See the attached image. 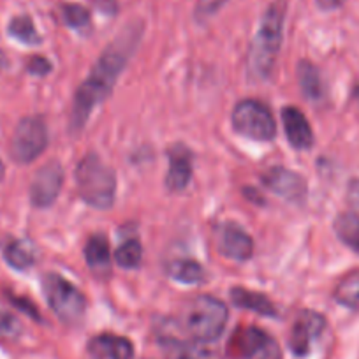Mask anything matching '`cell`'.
Here are the masks:
<instances>
[{
    "label": "cell",
    "mask_w": 359,
    "mask_h": 359,
    "mask_svg": "<svg viewBox=\"0 0 359 359\" xmlns=\"http://www.w3.org/2000/svg\"><path fill=\"white\" fill-rule=\"evenodd\" d=\"M136 30H126L120 34L115 43L106 48L88 78L79 85L71 113V129L74 133L85 127L86 120L92 115V109L108 97L123 65L127 64L134 46H136Z\"/></svg>",
    "instance_id": "obj_1"
},
{
    "label": "cell",
    "mask_w": 359,
    "mask_h": 359,
    "mask_svg": "<svg viewBox=\"0 0 359 359\" xmlns=\"http://www.w3.org/2000/svg\"><path fill=\"white\" fill-rule=\"evenodd\" d=\"M285 11V0H275L262 16L261 25L248 50V71L254 78L266 79L273 71L284 37Z\"/></svg>",
    "instance_id": "obj_2"
},
{
    "label": "cell",
    "mask_w": 359,
    "mask_h": 359,
    "mask_svg": "<svg viewBox=\"0 0 359 359\" xmlns=\"http://www.w3.org/2000/svg\"><path fill=\"white\" fill-rule=\"evenodd\" d=\"M76 185L86 205L99 210L111 208L115 203L116 176L97 154H86L76 168Z\"/></svg>",
    "instance_id": "obj_3"
},
{
    "label": "cell",
    "mask_w": 359,
    "mask_h": 359,
    "mask_svg": "<svg viewBox=\"0 0 359 359\" xmlns=\"http://www.w3.org/2000/svg\"><path fill=\"white\" fill-rule=\"evenodd\" d=\"M227 306L213 296H198L184 310V327L196 341L208 344L222 334L227 324Z\"/></svg>",
    "instance_id": "obj_4"
},
{
    "label": "cell",
    "mask_w": 359,
    "mask_h": 359,
    "mask_svg": "<svg viewBox=\"0 0 359 359\" xmlns=\"http://www.w3.org/2000/svg\"><path fill=\"white\" fill-rule=\"evenodd\" d=\"M43 291L58 319L65 324L81 320L86 310V299L79 289L57 273H48L43 278Z\"/></svg>",
    "instance_id": "obj_5"
},
{
    "label": "cell",
    "mask_w": 359,
    "mask_h": 359,
    "mask_svg": "<svg viewBox=\"0 0 359 359\" xmlns=\"http://www.w3.org/2000/svg\"><path fill=\"white\" fill-rule=\"evenodd\" d=\"M233 127L238 134L257 141H271L277 134L275 116L262 102L240 101L233 109Z\"/></svg>",
    "instance_id": "obj_6"
},
{
    "label": "cell",
    "mask_w": 359,
    "mask_h": 359,
    "mask_svg": "<svg viewBox=\"0 0 359 359\" xmlns=\"http://www.w3.org/2000/svg\"><path fill=\"white\" fill-rule=\"evenodd\" d=\"M48 147L46 123L39 116H27L15 129L11 140L13 158L20 164L36 161Z\"/></svg>",
    "instance_id": "obj_7"
},
{
    "label": "cell",
    "mask_w": 359,
    "mask_h": 359,
    "mask_svg": "<svg viewBox=\"0 0 359 359\" xmlns=\"http://www.w3.org/2000/svg\"><path fill=\"white\" fill-rule=\"evenodd\" d=\"M64 185V169L58 162L43 165L34 175L30 185V201L36 208H48L57 201L60 189Z\"/></svg>",
    "instance_id": "obj_8"
},
{
    "label": "cell",
    "mask_w": 359,
    "mask_h": 359,
    "mask_svg": "<svg viewBox=\"0 0 359 359\" xmlns=\"http://www.w3.org/2000/svg\"><path fill=\"white\" fill-rule=\"evenodd\" d=\"M217 247L224 257L231 261H248L254 254L250 234L236 222H224L217 231Z\"/></svg>",
    "instance_id": "obj_9"
},
{
    "label": "cell",
    "mask_w": 359,
    "mask_h": 359,
    "mask_svg": "<svg viewBox=\"0 0 359 359\" xmlns=\"http://www.w3.org/2000/svg\"><path fill=\"white\" fill-rule=\"evenodd\" d=\"M262 184L269 191L287 199V201H303L306 196V184L303 176H299L296 171H291V169L282 168V165L268 169L262 175Z\"/></svg>",
    "instance_id": "obj_10"
},
{
    "label": "cell",
    "mask_w": 359,
    "mask_h": 359,
    "mask_svg": "<svg viewBox=\"0 0 359 359\" xmlns=\"http://www.w3.org/2000/svg\"><path fill=\"white\" fill-rule=\"evenodd\" d=\"M326 320L320 313L312 312V310H303L299 312L294 326L291 330V338H289V347L296 355H306L312 347V341L324 331Z\"/></svg>",
    "instance_id": "obj_11"
},
{
    "label": "cell",
    "mask_w": 359,
    "mask_h": 359,
    "mask_svg": "<svg viewBox=\"0 0 359 359\" xmlns=\"http://www.w3.org/2000/svg\"><path fill=\"white\" fill-rule=\"evenodd\" d=\"M169 171L165 176V187L171 192L184 191L192 178V154L184 144L169 148Z\"/></svg>",
    "instance_id": "obj_12"
},
{
    "label": "cell",
    "mask_w": 359,
    "mask_h": 359,
    "mask_svg": "<svg viewBox=\"0 0 359 359\" xmlns=\"http://www.w3.org/2000/svg\"><path fill=\"white\" fill-rule=\"evenodd\" d=\"M282 122H284L285 136L296 150H309L312 147L313 130L302 109L294 106H285L282 109Z\"/></svg>",
    "instance_id": "obj_13"
},
{
    "label": "cell",
    "mask_w": 359,
    "mask_h": 359,
    "mask_svg": "<svg viewBox=\"0 0 359 359\" xmlns=\"http://www.w3.org/2000/svg\"><path fill=\"white\" fill-rule=\"evenodd\" d=\"M268 334L259 327H241L233 334L227 344V354L231 359H252L268 341Z\"/></svg>",
    "instance_id": "obj_14"
},
{
    "label": "cell",
    "mask_w": 359,
    "mask_h": 359,
    "mask_svg": "<svg viewBox=\"0 0 359 359\" xmlns=\"http://www.w3.org/2000/svg\"><path fill=\"white\" fill-rule=\"evenodd\" d=\"M90 354L99 359H133L134 347L129 338L115 334H99L88 344Z\"/></svg>",
    "instance_id": "obj_15"
},
{
    "label": "cell",
    "mask_w": 359,
    "mask_h": 359,
    "mask_svg": "<svg viewBox=\"0 0 359 359\" xmlns=\"http://www.w3.org/2000/svg\"><path fill=\"white\" fill-rule=\"evenodd\" d=\"M231 299L240 309L252 310V312L259 313V316H277V309H275L273 303L269 302V298H266L261 292L248 291V289L243 287H233L231 289Z\"/></svg>",
    "instance_id": "obj_16"
},
{
    "label": "cell",
    "mask_w": 359,
    "mask_h": 359,
    "mask_svg": "<svg viewBox=\"0 0 359 359\" xmlns=\"http://www.w3.org/2000/svg\"><path fill=\"white\" fill-rule=\"evenodd\" d=\"M85 257L88 266L97 273H106L111 268V254L109 243L102 234H95L88 240L85 247Z\"/></svg>",
    "instance_id": "obj_17"
},
{
    "label": "cell",
    "mask_w": 359,
    "mask_h": 359,
    "mask_svg": "<svg viewBox=\"0 0 359 359\" xmlns=\"http://www.w3.org/2000/svg\"><path fill=\"white\" fill-rule=\"evenodd\" d=\"M168 273L172 280L180 282V284H201L205 278V269L201 264L196 261H189V259H180V261H172L168 266Z\"/></svg>",
    "instance_id": "obj_18"
},
{
    "label": "cell",
    "mask_w": 359,
    "mask_h": 359,
    "mask_svg": "<svg viewBox=\"0 0 359 359\" xmlns=\"http://www.w3.org/2000/svg\"><path fill=\"white\" fill-rule=\"evenodd\" d=\"M298 79L305 97L312 99V101H317V99L323 97V81H320V74L316 65L306 60L299 62Z\"/></svg>",
    "instance_id": "obj_19"
},
{
    "label": "cell",
    "mask_w": 359,
    "mask_h": 359,
    "mask_svg": "<svg viewBox=\"0 0 359 359\" xmlns=\"http://www.w3.org/2000/svg\"><path fill=\"white\" fill-rule=\"evenodd\" d=\"M334 233L341 241L352 250L359 252V215L352 212H345L334 220Z\"/></svg>",
    "instance_id": "obj_20"
},
{
    "label": "cell",
    "mask_w": 359,
    "mask_h": 359,
    "mask_svg": "<svg viewBox=\"0 0 359 359\" xmlns=\"http://www.w3.org/2000/svg\"><path fill=\"white\" fill-rule=\"evenodd\" d=\"M334 299L340 305L359 310V269L345 275L334 287Z\"/></svg>",
    "instance_id": "obj_21"
},
{
    "label": "cell",
    "mask_w": 359,
    "mask_h": 359,
    "mask_svg": "<svg viewBox=\"0 0 359 359\" xmlns=\"http://www.w3.org/2000/svg\"><path fill=\"white\" fill-rule=\"evenodd\" d=\"M165 359H215V355L206 348L189 341L168 340L164 345Z\"/></svg>",
    "instance_id": "obj_22"
},
{
    "label": "cell",
    "mask_w": 359,
    "mask_h": 359,
    "mask_svg": "<svg viewBox=\"0 0 359 359\" xmlns=\"http://www.w3.org/2000/svg\"><path fill=\"white\" fill-rule=\"evenodd\" d=\"M4 257L16 269H29L36 261L32 248L22 240H9L4 247Z\"/></svg>",
    "instance_id": "obj_23"
},
{
    "label": "cell",
    "mask_w": 359,
    "mask_h": 359,
    "mask_svg": "<svg viewBox=\"0 0 359 359\" xmlns=\"http://www.w3.org/2000/svg\"><path fill=\"white\" fill-rule=\"evenodd\" d=\"M9 34H11L15 39L22 41L25 44H39L41 37L37 34L34 22L29 16H16L9 23Z\"/></svg>",
    "instance_id": "obj_24"
},
{
    "label": "cell",
    "mask_w": 359,
    "mask_h": 359,
    "mask_svg": "<svg viewBox=\"0 0 359 359\" xmlns=\"http://www.w3.org/2000/svg\"><path fill=\"white\" fill-rule=\"evenodd\" d=\"M141 257H143V247H141V243L137 240L123 241L115 252V261L122 268L127 269L137 268L141 262Z\"/></svg>",
    "instance_id": "obj_25"
},
{
    "label": "cell",
    "mask_w": 359,
    "mask_h": 359,
    "mask_svg": "<svg viewBox=\"0 0 359 359\" xmlns=\"http://www.w3.org/2000/svg\"><path fill=\"white\" fill-rule=\"evenodd\" d=\"M62 18L71 29H86L90 27V11L79 4H64L62 6Z\"/></svg>",
    "instance_id": "obj_26"
},
{
    "label": "cell",
    "mask_w": 359,
    "mask_h": 359,
    "mask_svg": "<svg viewBox=\"0 0 359 359\" xmlns=\"http://www.w3.org/2000/svg\"><path fill=\"white\" fill-rule=\"evenodd\" d=\"M227 0H199L196 6V18L198 20H208L226 4Z\"/></svg>",
    "instance_id": "obj_27"
},
{
    "label": "cell",
    "mask_w": 359,
    "mask_h": 359,
    "mask_svg": "<svg viewBox=\"0 0 359 359\" xmlns=\"http://www.w3.org/2000/svg\"><path fill=\"white\" fill-rule=\"evenodd\" d=\"M252 359H282L280 347H278V344L273 338H268L264 347H262Z\"/></svg>",
    "instance_id": "obj_28"
},
{
    "label": "cell",
    "mask_w": 359,
    "mask_h": 359,
    "mask_svg": "<svg viewBox=\"0 0 359 359\" xmlns=\"http://www.w3.org/2000/svg\"><path fill=\"white\" fill-rule=\"evenodd\" d=\"M20 331V324L11 313L0 310V333L2 334H16Z\"/></svg>",
    "instance_id": "obj_29"
},
{
    "label": "cell",
    "mask_w": 359,
    "mask_h": 359,
    "mask_svg": "<svg viewBox=\"0 0 359 359\" xmlns=\"http://www.w3.org/2000/svg\"><path fill=\"white\" fill-rule=\"evenodd\" d=\"M27 67H29V72L36 76H44L51 71V64L44 57H32L29 64H27Z\"/></svg>",
    "instance_id": "obj_30"
},
{
    "label": "cell",
    "mask_w": 359,
    "mask_h": 359,
    "mask_svg": "<svg viewBox=\"0 0 359 359\" xmlns=\"http://www.w3.org/2000/svg\"><path fill=\"white\" fill-rule=\"evenodd\" d=\"M11 302L15 303V305L18 306L20 310H23V312H25V313H29L30 317H34V319H39V313H37L36 306H34L32 303L25 302V299H16V298H13Z\"/></svg>",
    "instance_id": "obj_31"
},
{
    "label": "cell",
    "mask_w": 359,
    "mask_h": 359,
    "mask_svg": "<svg viewBox=\"0 0 359 359\" xmlns=\"http://www.w3.org/2000/svg\"><path fill=\"white\" fill-rule=\"evenodd\" d=\"M348 199H351V205L359 210V180H354L348 187Z\"/></svg>",
    "instance_id": "obj_32"
},
{
    "label": "cell",
    "mask_w": 359,
    "mask_h": 359,
    "mask_svg": "<svg viewBox=\"0 0 359 359\" xmlns=\"http://www.w3.org/2000/svg\"><path fill=\"white\" fill-rule=\"evenodd\" d=\"M345 4V0H317V6L324 11H333V9L341 8Z\"/></svg>",
    "instance_id": "obj_33"
},
{
    "label": "cell",
    "mask_w": 359,
    "mask_h": 359,
    "mask_svg": "<svg viewBox=\"0 0 359 359\" xmlns=\"http://www.w3.org/2000/svg\"><path fill=\"white\" fill-rule=\"evenodd\" d=\"M97 8L101 9L102 13H115L116 11L115 0H97Z\"/></svg>",
    "instance_id": "obj_34"
},
{
    "label": "cell",
    "mask_w": 359,
    "mask_h": 359,
    "mask_svg": "<svg viewBox=\"0 0 359 359\" xmlns=\"http://www.w3.org/2000/svg\"><path fill=\"white\" fill-rule=\"evenodd\" d=\"M4 175H6V169H4V164H2V162H0V180L4 178Z\"/></svg>",
    "instance_id": "obj_35"
}]
</instances>
